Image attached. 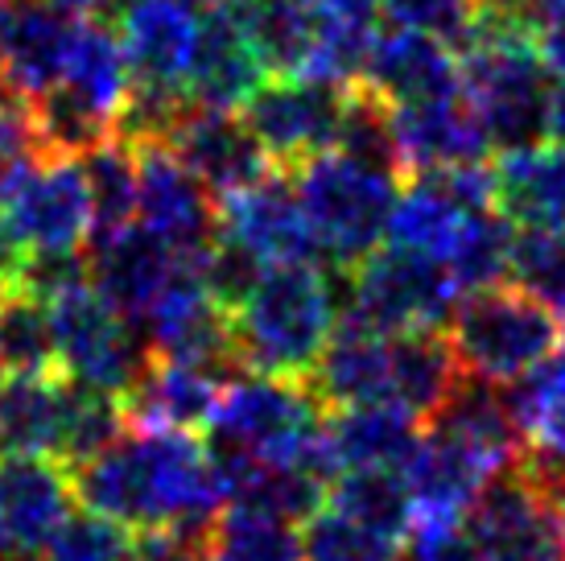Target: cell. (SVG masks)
Listing matches in <instances>:
<instances>
[{
  "mask_svg": "<svg viewBox=\"0 0 565 561\" xmlns=\"http://www.w3.org/2000/svg\"><path fill=\"white\" fill-rule=\"evenodd\" d=\"M83 508L141 537H178L203 549L227 512V487L211 446L194 434L128 425V434L71 470Z\"/></svg>",
  "mask_w": 565,
  "mask_h": 561,
  "instance_id": "cell-1",
  "label": "cell"
},
{
  "mask_svg": "<svg viewBox=\"0 0 565 561\" xmlns=\"http://www.w3.org/2000/svg\"><path fill=\"white\" fill-rule=\"evenodd\" d=\"M343 322V289L327 268H265L232 310L239 368L277 380H310Z\"/></svg>",
  "mask_w": 565,
  "mask_h": 561,
  "instance_id": "cell-2",
  "label": "cell"
},
{
  "mask_svg": "<svg viewBox=\"0 0 565 561\" xmlns=\"http://www.w3.org/2000/svg\"><path fill=\"white\" fill-rule=\"evenodd\" d=\"M206 430H211V454L223 463H252V467L310 463L327 479H334L322 451L327 409L306 380H277L260 372L232 375Z\"/></svg>",
  "mask_w": 565,
  "mask_h": 561,
  "instance_id": "cell-3",
  "label": "cell"
},
{
  "mask_svg": "<svg viewBox=\"0 0 565 561\" xmlns=\"http://www.w3.org/2000/svg\"><path fill=\"white\" fill-rule=\"evenodd\" d=\"M462 99L483 125L487 145L516 154L550 137V66L541 63L533 38L475 21L471 38L458 46Z\"/></svg>",
  "mask_w": 565,
  "mask_h": 561,
  "instance_id": "cell-4",
  "label": "cell"
},
{
  "mask_svg": "<svg viewBox=\"0 0 565 561\" xmlns=\"http://www.w3.org/2000/svg\"><path fill=\"white\" fill-rule=\"evenodd\" d=\"M298 194L315 227L318 252L351 273L367 256H376L380 244L388 240L401 190L396 173L330 149L298 170Z\"/></svg>",
  "mask_w": 565,
  "mask_h": 561,
  "instance_id": "cell-5",
  "label": "cell"
},
{
  "mask_svg": "<svg viewBox=\"0 0 565 561\" xmlns=\"http://www.w3.org/2000/svg\"><path fill=\"white\" fill-rule=\"evenodd\" d=\"M46 310L54 322L63 375H71L83 389L128 401L153 363V347L145 339V330L116 310L92 285V277L46 297Z\"/></svg>",
  "mask_w": 565,
  "mask_h": 561,
  "instance_id": "cell-6",
  "label": "cell"
},
{
  "mask_svg": "<svg viewBox=\"0 0 565 561\" xmlns=\"http://www.w3.org/2000/svg\"><path fill=\"white\" fill-rule=\"evenodd\" d=\"M562 322L541 297L524 289H483L467 294L450 318V347L467 375L491 384H516L557 351Z\"/></svg>",
  "mask_w": 565,
  "mask_h": 561,
  "instance_id": "cell-7",
  "label": "cell"
},
{
  "mask_svg": "<svg viewBox=\"0 0 565 561\" xmlns=\"http://www.w3.org/2000/svg\"><path fill=\"white\" fill-rule=\"evenodd\" d=\"M458 310V285L441 261L405 248H380L343 280V322L380 335L441 330Z\"/></svg>",
  "mask_w": 565,
  "mask_h": 561,
  "instance_id": "cell-8",
  "label": "cell"
},
{
  "mask_svg": "<svg viewBox=\"0 0 565 561\" xmlns=\"http://www.w3.org/2000/svg\"><path fill=\"white\" fill-rule=\"evenodd\" d=\"M0 219L30 261H66L92 248L95 211L79 157H38L17 173Z\"/></svg>",
  "mask_w": 565,
  "mask_h": 561,
  "instance_id": "cell-9",
  "label": "cell"
},
{
  "mask_svg": "<svg viewBox=\"0 0 565 561\" xmlns=\"http://www.w3.org/2000/svg\"><path fill=\"white\" fill-rule=\"evenodd\" d=\"M351 92L322 78H265L244 104V125L273 166H306L339 145Z\"/></svg>",
  "mask_w": 565,
  "mask_h": 561,
  "instance_id": "cell-10",
  "label": "cell"
},
{
  "mask_svg": "<svg viewBox=\"0 0 565 561\" xmlns=\"http://www.w3.org/2000/svg\"><path fill=\"white\" fill-rule=\"evenodd\" d=\"M462 529L483 561H565L562 516L524 467L495 475Z\"/></svg>",
  "mask_w": 565,
  "mask_h": 561,
  "instance_id": "cell-11",
  "label": "cell"
},
{
  "mask_svg": "<svg viewBox=\"0 0 565 561\" xmlns=\"http://www.w3.org/2000/svg\"><path fill=\"white\" fill-rule=\"evenodd\" d=\"M141 161L137 227L182 261H203L220 240V199L178 161L170 145H132Z\"/></svg>",
  "mask_w": 565,
  "mask_h": 561,
  "instance_id": "cell-12",
  "label": "cell"
},
{
  "mask_svg": "<svg viewBox=\"0 0 565 561\" xmlns=\"http://www.w3.org/2000/svg\"><path fill=\"white\" fill-rule=\"evenodd\" d=\"M220 235L244 248L260 268L315 265L318 240L306 219L298 182L265 173L260 182L220 203Z\"/></svg>",
  "mask_w": 565,
  "mask_h": 561,
  "instance_id": "cell-13",
  "label": "cell"
},
{
  "mask_svg": "<svg viewBox=\"0 0 565 561\" xmlns=\"http://www.w3.org/2000/svg\"><path fill=\"white\" fill-rule=\"evenodd\" d=\"M83 17L50 0H9L0 4V71L4 92L21 104H38L63 83L66 59Z\"/></svg>",
  "mask_w": 565,
  "mask_h": 561,
  "instance_id": "cell-14",
  "label": "cell"
},
{
  "mask_svg": "<svg viewBox=\"0 0 565 561\" xmlns=\"http://www.w3.org/2000/svg\"><path fill=\"white\" fill-rule=\"evenodd\" d=\"M401 475L413 499V529H441V525L467 520L475 499L503 470L475 446L429 425V434L422 437V446L413 451Z\"/></svg>",
  "mask_w": 565,
  "mask_h": 561,
  "instance_id": "cell-15",
  "label": "cell"
},
{
  "mask_svg": "<svg viewBox=\"0 0 565 561\" xmlns=\"http://www.w3.org/2000/svg\"><path fill=\"white\" fill-rule=\"evenodd\" d=\"M360 87L388 108H417L462 95V59L450 42L413 30H384L367 50Z\"/></svg>",
  "mask_w": 565,
  "mask_h": 561,
  "instance_id": "cell-16",
  "label": "cell"
},
{
  "mask_svg": "<svg viewBox=\"0 0 565 561\" xmlns=\"http://www.w3.org/2000/svg\"><path fill=\"white\" fill-rule=\"evenodd\" d=\"M166 145L220 203L248 190L252 182H260L265 173H273V161L260 149V140L252 137V128L236 112L190 108L173 125Z\"/></svg>",
  "mask_w": 565,
  "mask_h": 561,
  "instance_id": "cell-17",
  "label": "cell"
},
{
  "mask_svg": "<svg viewBox=\"0 0 565 561\" xmlns=\"http://www.w3.org/2000/svg\"><path fill=\"white\" fill-rule=\"evenodd\" d=\"M265 59L252 42L236 0L206 4L199 25V50L190 66V104L211 112H244L265 83Z\"/></svg>",
  "mask_w": 565,
  "mask_h": 561,
  "instance_id": "cell-18",
  "label": "cell"
},
{
  "mask_svg": "<svg viewBox=\"0 0 565 561\" xmlns=\"http://www.w3.org/2000/svg\"><path fill=\"white\" fill-rule=\"evenodd\" d=\"M75 475L54 458L0 454V529L13 558H38L75 512Z\"/></svg>",
  "mask_w": 565,
  "mask_h": 561,
  "instance_id": "cell-19",
  "label": "cell"
},
{
  "mask_svg": "<svg viewBox=\"0 0 565 561\" xmlns=\"http://www.w3.org/2000/svg\"><path fill=\"white\" fill-rule=\"evenodd\" d=\"M87 256H92V268H87L92 285L125 318H132L137 327H141V318L158 306V297L170 289V280L186 265L178 252H170L161 240H153L137 223L125 227V232L95 235Z\"/></svg>",
  "mask_w": 565,
  "mask_h": 561,
  "instance_id": "cell-20",
  "label": "cell"
},
{
  "mask_svg": "<svg viewBox=\"0 0 565 561\" xmlns=\"http://www.w3.org/2000/svg\"><path fill=\"white\" fill-rule=\"evenodd\" d=\"M422 437V417L393 401H372L339 409L322 430V451L339 479L347 470H405Z\"/></svg>",
  "mask_w": 565,
  "mask_h": 561,
  "instance_id": "cell-21",
  "label": "cell"
},
{
  "mask_svg": "<svg viewBox=\"0 0 565 561\" xmlns=\"http://www.w3.org/2000/svg\"><path fill=\"white\" fill-rule=\"evenodd\" d=\"M401 166L417 173H441L458 166H479L487 157V133L475 120L471 104L462 95L417 104V108H393Z\"/></svg>",
  "mask_w": 565,
  "mask_h": 561,
  "instance_id": "cell-22",
  "label": "cell"
},
{
  "mask_svg": "<svg viewBox=\"0 0 565 561\" xmlns=\"http://www.w3.org/2000/svg\"><path fill=\"white\" fill-rule=\"evenodd\" d=\"M393 339L380 330L339 322L330 347L310 372V392L322 409H351L372 401H393Z\"/></svg>",
  "mask_w": 565,
  "mask_h": 561,
  "instance_id": "cell-23",
  "label": "cell"
},
{
  "mask_svg": "<svg viewBox=\"0 0 565 561\" xmlns=\"http://www.w3.org/2000/svg\"><path fill=\"white\" fill-rule=\"evenodd\" d=\"M232 375L186 363V359H158L149 363L145 380L128 396V421L145 430H173V434H194L211 425V413L220 405V392Z\"/></svg>",
  "mask_w": 565,
  "mask_h": 561,
  "instance_id": "cell-24",
  "label": "cell"
},
{
  "mask_svg": "<svg viewBox=\"0 0 565 561\" xmlns=\"http://www.w3.org/2000/svg\"><path fill=\"white\" fill-rule=\"evenodd\" d=\"M495 207L524 232H565V145L541 140L500 154Z\"/></svg>",
  "mask_w": 565,
  "mask_h": 561,
  "instance_id": "cell-25",
  "label": "cell"
},
{
  "mask_svg": "<svg viewBox=\"0 0 565 561\" xmlns=\"http://www.w3.org/2000/svg\"><path fill=\"white\" fill-rule=\"evenodd\" d=\"M429 425L487 454L500 470H512L524 463V434H520V421L512 413V401L491 380L462 372L458 389L450 392V401L441 405V413Z\"/></svg>",
  "mask_w": 565,
  "mask_h": 561,
  "instance_id": "cell-26",
  "label": "cell"
},
{
  "mask_svg": "<svg viewBox=\"0 0 565 561\" xmlns=\"http://www.w3.org/2000/svg\"><path fill=\"white\" fill-rule=\"evenodd\" d=\"M66 401H71L66 375H13L0 409V454L58 463Z\"/></svg>",
  "mask_w": 565,
  "mask_h": 561,
  "instance_id": "cell-27",
  "label": "cell"
},
{
  "mask_svg": "<svg viewBox=\"0 0 565 561\" xmlns=\"http://www.w3.org/2000/svg\"><path fill=\"white\" fill-rule=\"evenodd\" d=\"M462 380L450 335L441 330H417L393 339V405L408 409L413 417L434 421L450 392Z\"/></svg>",
  "mask_w": 565,
  "mask_h": 561,
  "instance_id": "cell-28",
  "label": "cell"
},
{
  "mask_svg": "<svg viewBox=\"0 0 565 561\" xmlns=\"http://www.w3.org/2000/svg\"><path fill=\"white\" fill-rule=\"evenodd\" d=\"M508 401L529 463H565V351H553L529 375L508 384Z\"/></svg>",
  "mask_w": 565,
  "mask_h": 561,
  "instance_id": "cell-29",
  "label": "cell"
},
{
  "mask_svg": "<svg viewBox=\"0 0 565 561\" xmlns=\"http://www.w3.org/2000/svg\"><path fill=\"white\" fill-rule=\"evenodd\" d=\"M79 166L87 173V190H92L95 235H111L132 227L137 223V203H141V161H137V149L125 137H116L108 145L92 149V154H83Z\"/></svg>",
  "mask_w": 565,
  "mask_h": 561,
  "instance_id": "cell-30",
  "label": "cell"
},
{
  "mask_svg": "<svg viewBox=\"0 0 565 561\" xmlns=\"http://www.w3.org/2000/svg\"><path fill=\"white\" fill-rule=\"evenodd\" d=\"M206 561H306V546L298 525L232 504L206 537Z\"/></svg>",
  "mask_w": 565,
  "mask_h": 561,
  "instance_id": "cell-31",
  "label": "cell"
},
{
  "mask_svg": "<svg viewBox=\"0 0 565 561\" xmlns=\"http://www.w3.org/2000/svg\"><path fill=\"white\" fill-rule=\"evenodd\" d=\"M512 252H516L512 219L500 211H483L458 235L455 252L446 256V273L455 277L462 297L483 294V289H495L503 277H512Z\"/></svg>",
  "mask_w": 565,
  "mask_h": 561,
  "instance_id": "cell-32",
  "label": "cell"
},
{
  "mask_svg": "<svg viewBox=\"0 0 565 561\" xmlns=\"http://www.w3.org/2000/svg\"><path fill=\"white\" fill-rule=\"evenodd\" d=\"M306 546V561H401L405 558V537L384 532L376 525H367L360 516L343 512V508H318L306 520L301 532Z\"/></svg>",
  "mask_w": 565,
  "mask_h": 561,
  "instance_id": "cell-33",
  "label": "cell"
},
{
  "mask_svg": "<svg viewBox=\"0 0 565 561\" xmlns=\"http://www.w3.org/2000/svg\"><path fill=\"white\" fill-rule=\"evenodd\" d=\"M0 363L9 375H63L58 343H54V322L42 297L9 294L4 318H0Z\"/></svg>",
  "mask_w": 565,
  "mask_h": 561,
  "instance_id": "cell-34",
  "label": "cell"
},
{
  "mask_svg": "<svg viewBox=\"0 0 565 561\" xmlns=\"http://www.w3.org/2000/svg\"><path fill=\"white\" fill-rule=\"evenodd\" d=\"M330 504L396 537H413V499L401 470H347L330 484Z\"/></svg>",
  "mask_w": 565,
  "mask_h": 561,
  "instance_id": "cell-35",
  "label": "cell"
},
{
  "mask_svg": "<svg viewBox=\"0 0 565 561\" xmlns=\"http://www.w3.org/2000/svg\"><path fill=\"white\" fill-rule=\"evenodd\" d=\"M137 553L141 546L132 541V529L83 508L58 525L38 561H137Z\"/></svg>",
  "mask_w": 565,
  "mask_h": 561,
  "instance_id": "cell-36",
  "label": "cell"
},
{
  "mask_svg": "<svg viewBox=\"0 0 565 561\" xmlns=\"http://www.w3.org/2000/svg\"><path fill=\"white\" fill-rule=\"evenodd\" d=\"M393 30H413L462 46L479 21V0H376Z\"/></svg>",
  "mask_w": 565,
  "mask_h": 561,
  "instance_id": "cell-37",
  "label": "cell"
},
{
  "mask_svg": "<svg viewBox=\"0 0 565 561\" xmlns=\"http://www.w3.org/2000/svg\"><path fill=\"white\" fill-rule=\"evenodd\" d=\"M512 277L553 310L565 297V232H516Z\"/></svg>",
  "mask_w": 565,
  "mask_h": 561,
  "instance_id": "cell-38",
  "label": "cell"
},
{
  "mask_svg": "<svg viewBox=\"0 0 565 561\" xmlns=\"http://www.w3.org/2000/svg\"><path fill=\"white\" fill-rule=\"evenodd\" d=\"M401 561H483L471 546L467 529L441 525V529H413Z\"/></svg>",
  "mask_w": 565,
  "mask_h": 561,
  "instance_id": "cell-39",
  "label": "cell"
},
{
  "mask_svg": "<svg viewBox=\"0 0 565 561\" xmlns=\"http://www.w3.org/2000/svg\"><path fill=\"white\" fill-rule=\"evenodd\" d=\"M562 4L565 0H479V21H491L500 30H516L524 38H533L536 25Z\"/></svg>",
  "mask_w": 565,
  "mask_h": 561,
  "instance_id": "cell-40",
  "label": "cell"
},
{
  "mask_svg": "<svg viewBox=\"0 0 565 561\" xmlns=\"http://www.w3.org/2000/svg\"><path fill=\"white\" fill-rule=\"evenodd\" d=\"M533 46L541 54V63L550 66V75L565 78V4L562 9H553L533 33Z\"/></svg>",
  "mask_w": 565,
  "mask_h": 561,
  "instance_id": "cell-41",
  "label": "cell"
},
{
  "mask_svg": "<svg viewBox=\"0 0 565 561\" xmlns=\"http://www.w3.org/2000/svg\"><path fill=\"white\" fill-rule=\"evenodd\" d=\"M550 137L557 145H565V78L553 83V95H550Z\"/></svg>",
  "mask_w": 565,
  "mask_h": 561,
  "instance_id": "cell-42",
  "label": "cell"
},
{
  "mask_svg": "<svg viewBox=\"0 0 565 561\" xmlns=\"http://www.w3.org/2000/svg\"><path fill=\"white\" fill-rule=\"evenodd\" d=\"M50 4H58V9H66V13H75V17H87V13H95L99 4H108V0H50Z\"/></svg>",
  "mask_w": 565,
  "mask_h": 561,
  "instance_id": "cell-43",
  "label": "cell"
},
{
  "mask_svg": "<svg viewBox=\"0 0 565 561\" xmlns=\"http://www.w3.org/2000/svg\"><path fill=\"white\" fill-rule=\"evenodd\" d=\"M0 561H13V549H9V537L0 529Z\"/></svg>",
  "mask_w": 565,
  "mask_h": 561,
  "instance_id": "cell-44",
  "label": "cell"
},
{
  "mask_svg": "<svg viewBox=\"0 0 565 561\" xmlns=\"http://www.w3.org/2000/svg\"><path fill=\"white\" fill-rule=\"evenodd\" d=\"M9 294H13V289H9V285H0V318H4V306H9Z\"/></svg>",
  "mask_w": 565,
  "mask_h": 561,
  "instance_id": "cell-45",
  "label": "cell"
},
{
  "mask_svg": "<svg viewBox=\"0 0 565 561\" xmlns=\"http://www.w3.org/2000/svg\"><path fill=\"white\" fill-rule=\"evenodd\" d=\"M553 314H557V322H562V335H565V297L557 301V306H553Z\"/></svg>",
  "mask_w": 565,
  "mask_h": 561,
  "instance_id": "cell-46",
  "label": "cell"
},
{
  "mask_svg": "<svg viewBox=\"0 0 565 561\" xmlns=\"http://www.w3.org/2000/svg\"><path fill=\"white\" fill-rule=\"evenodd\" d=\"M108 4H116V9H120V13H125L128 4H137V0H108Z\"/></svg>",
  "mask_w": 565,
  "mask_h": 561,
  "instance_id": "cell-47",
  "label": "cell"
},
{
  "mask_svg": "<svg viewBox=\"0 0 565 561\" xmlns=\"http://www.w3.org/2000/svg\"><path fill=\"white\" fill-rule=\"evenodd\" d=\"M4 389H9V384H4V380H0V409H4Z\"/></svg>",
  "mask_w": 565,
  "mask_h": 561,
  "instance_id": "cell-48",
  "label": "cell"
},
{
  "mask_svg": "<svg viewBox=\"0 0 565 561\" xmlns=\"http://www.w3.org/2000/svg\"><path fill=\"white\" fill-rule=\"evenodd\" d=\"M0 95H9V92H4V71H0Z\"/></svg>",
  "mask_w": 565,
  "mask_h": 561,
  "instance_id": "cell-49",
  "label": "cell"
},
{
  "mask_svg": "<svg viewBox=\"0 0 565 561\" xmlns=\"http://www.w3.org/2000/svg\"><path fill=\"white\" fill-rule=\"evenodd\" d=\"M0 4H9V0H0Z\"/></svg>",
  "mask_w": 565,
  "mask_h": 561,
  "instance_id": "cell-50",
  "label": "cell"
},
{
  "mask_svg": "<svg viewBox=\"0 0 565 561\" xmlns=\"http://www.w3.org/2000/svg\"><path fill=\"white\" fill-rule=\"evenodd\" d=\"M203 561H206V558H203Z\"/></svg>",
  "mask_w": 565,
  "mask_h": 561,
  "instance_id": "cell-51",
  "label": "cell"
}]
</instances>
